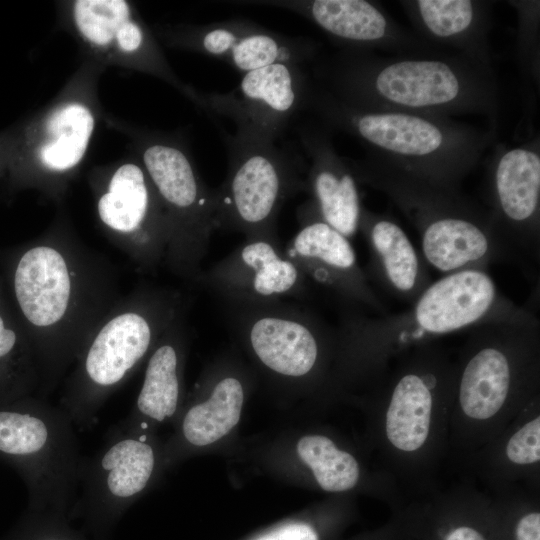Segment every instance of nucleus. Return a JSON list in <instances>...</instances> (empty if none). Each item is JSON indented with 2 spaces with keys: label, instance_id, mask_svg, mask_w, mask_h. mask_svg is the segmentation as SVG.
<instances>
[{
  "label": "nucleus",
  "instance_id": "obj_1",
  "mask_svg": "<svg viewBox=\"0 0 540 540\" xmlns=\"http://www.w3.org/2000/svg\"><path fill=\"white\" fill-rule=\"evenodd\" d=\"M12 288L39 364L38 397L46 398L120 298L116 280L106 261L57 225L20 254Z\"/></svg>",
  "mask_w": 540,
  "mask_h": 540
},
{
  "label": "nucleus",
  "instance_id": "obj_2",
  "mask_svg": "<svg viewBox=\"0 0 540 540\" xmlns=\"http://www.w3.org/2000/svg\"><path fill=\"white\" fill-rule=\"evenodd\" d=\"M311 80L357 108L442 118L481 115L493 124L497 118L491 65L451 51L383 56L342 49L317 61Z\"/></svg>",
  "mask_w": 540,
  "mask_h": 540
},
{
  "label": "nucleus",
  "instance_id": "obj_3",
  "mask_svg": "<svg viewBox=\"0 0 540 540\" xmlns=\"http://www.w3.org/2000/svg\"><path fill=\"white\" fill-rule=\"evenodd\" d=\"M498 322L535 323L539 318L505 296L487 271L467 269L431 282L398 314L371 316L346 307L335 331L336 346L349 369L378 373L389 358L437 337Z\"/></svg>",
  "mask_w": 540,
  "mask_h": 540
},
{
  "label": "nucleus",
  "instance_id": "obj_4",
  "mask_svg": "<svg viewBox=\"0 0 540 540\" xmlns=\"http://www.w3.org/2000/svg\"><path fill=\"white\" fill-rule=\"evenodd\" d=\"M304 109L353 136L366 155L434 183L460 188L494 139V129L422 114L357 108L310 78Z\"/></svg>",
  "mask_w": 540,
  "mask_h": 540
},
{
  "label": "nucleus",
  "instance_id": "obj_5",
  "mask_svg": "<svg viewBox=\"0 0 540 540\" xmlns=\"http://www.w3.org/2000/svg\"><path fill=\"white\" fill-rule=\"evenodd\" d=\"M185 311L179 291L159 287H140L114 303L84 341L59 401L75 427L94 424L108 398Z\"/></svg>",
  "mask_w": 540,
  "mask_h": 540
},
{
  "label": "nucleus",
  "instance_id": "obj_6",
  "mask_svg": "<svg viewBox=\"0 0 540 540\" xmlns=\"http://www.w3.org/2000/svg\"><path fill=\"white\" fill-rule=\"evenodd\" d=\"M359 184L384 194L418 232L422 256L449 274L506 261L490 216L460 188L434 183L365 155L349 160Z\"/></svg>",
  "mask_w": 540,
  "mask_h": 540
},
{
  "label": "nucleus",
  "instance_id": "obj_7",
  "mask_svg": "<svg viewBox=\"0 0 540 540\" xmlns=\"http://www.w3.org/2000/svg\"><path fill=\"white\" fill-rule=\"evenodd\" d=\"M74 428L45 398L0 405V457L20 474L34 511L60 513L78 495L83 459Z\"/></svg>",
  "mask_w": 540,
  "mask_h": 540
},
{
  "label": "nucleus",
  "instance_id": "obj_8",
  "mask_svg": "<svg viewBox=\"0 0 540 540\" xmlns=\"http://www.w3.org/2000/svg\"><path fill=\"white\" fill-rule=\"evenodd\" d=\"M469 331L456 365L453 400L466 418L484 423L535 393L540 321L489 323Z\"/></svg>",
  "mask_w": 540,
  "mask_h": 540
},
{
  "label": "nucleus",
  "instance_id": "obj_9",
  "mask_svg": "<svg viewBox=\"0 0 540 540\" xmlns=\"http://www.w3.org/2000/svg\"><path fill=\"white\" fill-rule=\"evenodd\" d=\"M138 152L166 221L163 263L179 278L195 283L218 229L215 189L205 184L186 147L170 136L145 134Z\"/></svg>",
  "mask_w": 540,
  "mask_h": 540
},
{
  "label": "nucleus",
  "instance_id": "obj_10",
  "mask_svg": "<svg viewBox=\"0 0 540 540\" xmlns=\"http://www.w3.org/2000/svg\"><path fill=\"white\" fill-rule=\"evenodd\" d=\"M228 170L215 189L218 229L245 238L277 234V218L284 203L305 191L303 163L275 142L232 135L227 139Z\"/></svg>",
  "mask_w": 540,
  "mask_h": 540
},
{
  "label": "nucleus",
  "instance_id": "obj_11",
  "mask_svg": "<svg viewBox=\"0 0 540 540\" xmlns=\"http://www.w3.org/2000/svg\"><path fill=\"white\" fill-rule=\"evenodd\" d=\"M488 214L506 261L539 283L540 153L538 141L495 153L488 173Z\"/></svg>",
  "mask_w": 540,
  "mask_h": 540
},
{
  "label": "nucleus",
  "instance_id": "obj_12",
  "mask_svg": "<svg viewBox=\"0 0 540 540\" xmlns=\"http://www.w3.org/2000/svg\"><path fill=\"white\" fill-rule=\"evenodd\" d=\"M227 304L231 327L259 363L287 379H304L319 370L336 334L316 314L285 301Z\"/></svg>",
  "mask_w": 540,
  "mask_h": 540
},
{
  "label": "nucleus",
  "instance_id": "obj_13",
  "mask_svg": "<svg viewBox=\"0 0 540 540\" xmlns=\"http://www.w3.org/2000/svg\"><path fill=\"white\" fill-rule=\"evenodd\" d=\"M98 221L108 238L142 271L164 262L166 221L139 159L122 161L90 180Z\"/></svg>",
  "mask_w": 540,
  "mask_h": 540
},
{
  "label": "nucleus",
  "instance_id": "obj_14",
  "mask_svg": "<svg viewBox=\"0 0 540 540\" xmlns=\"http://www.w3.org/2000/svg\"><path fill=\"white\" fill-rule=\"evenodd\" d=\"M401 357L384 384V432L389 444L413 455L428 441L433 413L453 400L456 365L431 343Z\"/></svg>",
  "mask_w": 540,
  "mask_h": 540
},
{
  "label": "nucleus",
  "instance_id": "obj_15",
  "mask_svg": "<svg viewBox=\"0 0 540 540\" xmlns=\"http://www.w3.org/2000/svg\"><path fill=\"white\" fill-rule=\"evenodd\" d=\"M310 76L302 65L275 63L243 74L230 91L198 93L196 104L233 121L236 135L275 142L304 110Z\"/></svg>",
  "mask_w": 540,
  "mask_h": 540
},
{
  "label": "nucleus",
  "instance_id": "obj_16",
  "mask_svg": "<svg viewBox=\"0 0 540 540\" xmlns=\"http://www.w3.org/2000/svg\"><path fill=\"white\" fill-rule=\"evenodd\" d=\"M74 34L99 61L161 78L192 101L196 91L182 84L138 11L125 0H74L67 5Z\"/></svg>",
  "mask_w": 540,
  "mask_h": 540
},
{
  "label": "nucleus",
  "instance_id": "obj_17",
  "mask_svg": "<svg viewBox=\"0 0 540 540\" xmlns=\"http://www.w3.org/2000/svg\"><path fill=\"white\" fill-rule=\"evenodd\" d=\"M296 218L298 230L284 252L305 277L334 293L346 307L387 314L350 239L329 225L310 199L297 208Z\"/></svg>",
  "mask_w": 540,
  "mask_h": 540
},
{
  "label": "nucleus",
  "instance_id": "obj_18",
  "mask_svg": "<svg viewBox=\"0 0 540 540\" xmlns=\"http://www.w3.org/2000/svg\"><path fill=\"white\" fill-rule=\"evenodd\" d=\"M156 466L149 430L118 424L97 453L82 461L80 505L92 515L115 516L146 490Z\"/></svg>",
  "mask_w": 540,
  "mask_h": 540
},
{
  "label": "nucleus",
  "instance_id": "obj_19",
  "mask_svg": "<svg viewBox=\"0 0 540 540\" xmlns=\"http://www.w3.org/2000/svg\"><path fill=\"white\" fill-rule=\"evenodd\" d=\"M78 83L43 111L31 132L34 184L52 199H60L84 161L91 144L97 112L91 94Z\"/></svg>",
  "mask_w": 540,
  "mask_h": 540
},
{
  "label": "nucleus",
  "instance_id": "obj_20",
  "mask_svg": "<svg viewBox=\"0 0 540 540\" xmlns=\"http://www.w3.org/2000/svg\"><path fill=\"white\" fill-rule=\"evenodd\" d=\"M196 284L226 303L260 304L304 298L308 279L286 256L279 238H245L231 253L202 270Z\"/></svg>",
  "mask_w": 540,
  "mask_h": 540
},
{
  "label": "nucleus",
  "instance_id": "obj_21",
  "mask_svg": "<svg viewBox=\"0 0 540 540\" xmlns=\"http://www.w3.org/2000/svg\"><path fill=\"white\" fill-rule=\"evenodd\" d=\"M163 37L173 47L220 59L243 74L275 63L303 65L319 50L312 39L280 34L245 19L168 28Z\"/></svg>",
  "mask_w": 540,
  "mask_h": 540
},
{
  "label": "nucleus",
  "instance_id": "obj_22",
  "mask_svg": "<svg viewBox=\"0 0 540 540\" xmlns=\"http://www.w3.org/2000/svg\"><path fill=\"white\" fill-rule=\"evenodd\" d=\"M255 5L288 10L307 19L342 45V49L392 55L429 54L436 48L400 26L380 6L366 0H280Z\"/></svg>",
  "mask_w": 540,
  "mask_h": 540
},
{
  "label": "nucleus",
  "instance_id": "obj_23",
  "mask_svg": "<svg viewBox=\"0 0 540 540\" xmlns=\"http://www.w3.org/2000/svg\"><path fill=\"white\" fill-rule=\"evenodd\" d=\"M329 131L323 124H307L299 130L300 142L310 161L305 191L321 217L351 239L358 232L363 207L360 184L349 160L337 153Z\"/></svg>",
  "mask_w": 540,
  "mask_h": 540
},
{
  "label": "nucleus",
  "instance_id": "obj_24",
  "mask_svg": "<svg viewBox=\"0 0 540 540\" xmlns=\"http://www.w3.org/2000/svg\"><path fill=\"white\" fill-rule=\"evenodd\" d=\"M358 231L369 251L364 270L369 281L395 299L411 305L432 282L422 254L389 214L373 212L363 206Z\"/></svg>",
  "mask_w": 540,
  "mask_h": 540
},
{
  "label": "nucleus",
  "instance_id": "obj_25",
  "mask_svg": "<svg viewBox=\"0 0 540 540\" xmlns=\"http://www.w3.org/2000/svg\"><path fill=\"white\" fill-rule=\"evenodd\" d=\"M416 29L428 44L490 64L488 30L490 4L475 0L401 1Z\"/></svg>",
  "mask_w": 540,
  "mask_h": 540
},
{
  "label": "nucleus",
  "instance_id": "obj_26",
  "mask_svg": "<svg viewBox=\"0 0 540 540\" xmlns=\"http://www.w3.org/2000/svg\"><path fill=\"white\" fill-rule=\"evenodd\" d=\"M185 312L164 332L147 358L142 386L126 424L149 430L151 423L164 422L176 413L183 384Z\"/></svg>",
  "mask_w": 540,
  "mask_h": 540
},
{
  "label": "nucleus",
  "instance_id": "obj_27",
  "mask_svg": "<svg viewBox=\"0 0 540 540\" xmlns=\"http://www.w3.org/2000/svg\"><path fill=\"white\" fill-rule=\"evenodd\" d=\"M245 387L234 374H221L207 398L189 407L181 422V436L191 446L202 447L227 435L238 423Z\"/></svg>",
  "mask_w": 540,
  "mask_h": 540
},
{
  "label": "nucleus",
  "instance_id": "obj_28",
  "mask_svg": "<svg viewBox=\"0 0 540 540\" xmlns=\"http://www.w3.org/2000/svg\"><path fill=\"white\" fill-rule=\"evenodd\" d=\"M40 386L39 364L27 334L0 312V405L38 396Z\"/></svg>",
  "mask_w": 540,
  "mask_h": 540
},
{
  "label": "nucleus",
  "instance_id": "obj_29",
  "mask_svg": "<svg viewBox=\"0 0 540 540\" xmlns=\"http://www.w3.org/2000/svg\"><path fill=\"white\" fill-rule=\"evenodd\" d=\"M407 540H503L499 517L482 508H451L408 526Z\"/></svg>",
  "mask_w": 540,
  "mask_h": 540
},
{
  "label": "nucleus",
  "instance_id": "obj_30",
  "mask_svg": "<svg viewBox=\"0 0 540 540\" xmlns=\"http://www.w3.org/2000/svg\"><path fill=\"white\" fill-rule=\"evenodd\" d=\"M296 449L323 490L344 492L358 483L360 468L357 460L350 453L339 449L330 438L306 435L298 441Z\"/></svg>",
  "mask_w": 540,
  "mask_h": 540
},
{
  "label": "nucleus",
  "instance_id": "obj_31",
  "mask_svg": "<svg viewBox=\"0 0 540 540\" xmlns=\"http://www.w3.org/2000/svg\"><path fill=\"white\" fill-rule=\"evenodd\" d=\"M505 456L515 465H531L540 461V416L524 423L508 439Z\"/></svg>",
  "mask_w": 540,
  "mask_h": 540
},
{
  "label": "nucleus",
  "instance_id": "obj_32",
  "mask_svg": "<svg viewBox=\"0 0 540 540\" xmlns=\"http://www.w3.org/2000/svg\"><path fill=\"white\" fill-rule=\"evenodd\" d=\"M319 527L307 520H291L272 527L250 540H322Z\"/></svg>",
  "mask_w": 540,
  "mask_h": 540
},
{
  "label": "nucleus",
  "instance_id": "obj_33",
  "mask_svg": "<svg viewBox=\"0 0 540 540\" xmlns=\"http://www.w3.org/2000/svg\"><path fill=\"white\" fill-rule=\"evenodd\" d=\"M530 2L523 3L524 9H520L521 12V34H520V52L522 53V59L525 61V65L528 67V73L536 74V5H532V9H529Z\"/></svg>",
  "mask_w": 540,
  "mask_h": 540
},
{
  "label": "nucleus",
  "instance_id": "obj_34",
  "mask_svg": "<svg viewBox=\"0 0 540 540\" xmlns=\"http://www.w3.org/2000/svg\"><path fill=\"white\" fill-rule=\"evenodd\" d=\"M395 536L394 529L385 528L382 531L370 536L367 540H393Z\"/></svg>",
  "mask_w": 540,
  "mask_h": 540
},
{
  "label": "nucleus",
  "instance_id": "obj_35",
  "mask_svg": "<svg viewBox=\"0 0 540 540\" xmlns=\"http://www.w3.org/2000/svg\"><path fill=\"white\" fill-rule=\"evenodd\" d=\"M16 539L22 540V539L20 538L19 535L16 536ZM35 540H36V539H35ZM40 540H63V539L58 538V537H53V535H50V537H45V538L43 537V538L40 539Z\"/></svg>",
  "mask_w": 540,
  "mask_h": 540
}]
</instances>
